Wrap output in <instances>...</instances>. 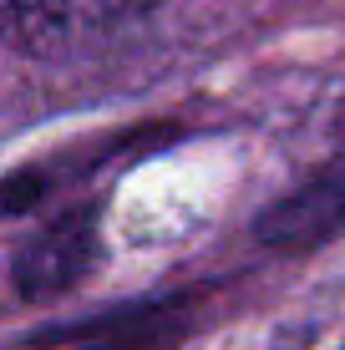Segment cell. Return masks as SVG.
<instances>
[{
    "label": "cell",
    "mask_w": 345,
    "mask_h": 350,
    "mask_svg": "<svg viewBox=\"0 0 345 350\" xmlns=\"http://www.w3.org/2000/svg\"><path fill=\"white\" fill-rule=\"evenodd\" d=\"M340 132H345V117H340Z\"/></svg>",
    "instance_id": "cell-4"
},
{
    "label": "cell",
    "mask_w": 345,
    "mask_h": 350,
    "mask_svg": "<svg viewBox=\"0 0 345 350\" xmlns=\"http://www.w3.org/2000/svg\"><path fill=\"white\" fill-rule=\"evenodd\" d=\"M92 264H97V213L81 208V213L56 219L51 228H41L16 254V289L26 299L61 295L77 280H87Z\"/></svg>",
    "instance_id": "cell-3"
},
{
    "label": "cell",
    "mask_w": 345,
    "mask_h": 350,
    "mask_svg": "<svg viewBox=\"0 0 345 350\" xmlns=\"http://www.w3.org/2000/svg\"><path fill=\"white\" fill-rule=\"evenodd\" d=\"M158 0H0V46L31 62H77L142 26Z\"/></svg>",
    "instance_id": "cell-1"
},
{
    "label": "cell",
    "mask_w": 345,
    "mask_h": 350,
    "mask_svg": "<svg viewBox=\"0 0 345 350\" xmlns=\"http://www.w3.org/2000/svg\"><path fill=\"white\" fill-rule=\"evenodd\" d=\"M259 244L269 249H315L345 234V158H335L325 173H315L305 188L279 198L254 224Z\"/></svg>",
    "instance_id": "cell-2"
}]
</instances>
